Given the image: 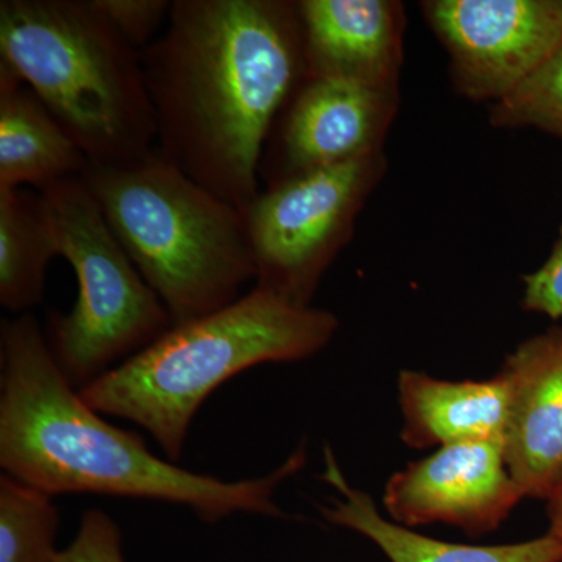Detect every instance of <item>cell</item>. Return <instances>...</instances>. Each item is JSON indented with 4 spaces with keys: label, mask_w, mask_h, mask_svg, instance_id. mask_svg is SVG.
<instances>
[{
    "label": "cell",
    "mask_w": 562,
    "mask_h": 562,
    "mask_svg": "<svg viewBox=\"0 0 562 562\" xmlns=\"http://www.w3.org/2000/svg\"><path fill=\"white\" fill-rule=\"evenodd\" d=\"M524 308L550 319H562V227L549 260L538 271L524 277Z\"/></svg>",
    "instance_id": "44dd1931"
},
{
    "label": "cell",
    "mask_w": 562,
    "mask_h": 562,
    "mask_svg": "<svg viewBox=\"0 0 562 562\" xmlns=\"http://www.w3.org/2000/svg\"><path fill=\"white\" fill-rule=\"evenodd\" d=\"M80 177L173 325L225 308L255 280L243 211L157 147L133 160L88 161Z\"/></svg>",
    "instance_id": "277c9868"
},
{
    "label": "cell",
    "mask_w": 562,
    "mask_h": 562,
    "mask_svg": "<svg viewBox=\"0 0 562 562\" xmlns=\"http://www.w3.org/2000/svg\"><path fill=\"white\" fill-rule=\"evenodd\" d=\"M303 61L308 79L357 81L394 91L401 60L397 7L386 0H302Z\"/></svg>",
    "instance_id": "7c38bea8"
},
{
    "label": "cell",
    "mask_w": 562,
    "mask_h": 562,
    "mask_svg": "<svg viewBox=\"0 0 562 562\" xmlns=\"http://www.w3.org/2000/svg\"><path fill=\"white\" fill-rule=\"evenodd\" d=\"M380 171L379 151L261 190L243 213L255 286L310 306Z\"/></svg>",
    "instance_id": "52a82bcc"
},
{
    "label": "cell",
    "mask_w": 562,
    "mask_h": 562,
    "mask_svg": "<svg viewBox=\"0 0 562 562\" xmlns=\"http://www.w3.org/2000/svg\"><path fill=\"white\" fill-rule=\"evenodd\" d=\"M522 498L506 465L503 441L479 439L439 447L395 472L383 503L403 527L447 524L482 536L497 530Z\"/></svg>",
    "instance_id": "30bf717a"
},
{
    "label": "cell",
    "mask_w": 562,
    "mask_h": 562,
    "mask_svg": "<svg viewBox=\"0 0 562 562\" xmlns=\"http://www.w3.org/2000/svg\"><path fill=\"white\" fill-rule=\"evenodd\" d=\"M338 325L327 310L295 305L255 286L225 308L172 325L79 392L95 412L149 432L177 461L195 414L217 387L255 366L319 353Z\"/></svg>",
    "instance_id": "3957f363"
},
{
    "label": "cell",
    "mask_w": 562,
    "mask_h": 562,
    "mask_svg": "<svg viewBox=\"0 0 562 562\" xmlns=\"http://www.w3.org/2000/svg\"><path fill=\"white\" fill-rule=\"evenodd\" d=\"M394 91L357 81H302L273 122L260 161L266 188L379 154Z\"/></svg>",
    "instance_id": "9c48e42d"
},
{
    "label": "cell",
    "mask_w": 562,
    "mask_h": 562,
    "mask_svg": "<svg viewBox=\"0 0 562 562\" xmlns=\"http://www.w3.org/2000/svg\"><path fill=\"white\" fill-rule=\"evenodd\" d=\"M305 447L260 479L224 482L179 468L81 398L32 313L0 324V465L47 492L184 506L206 522L233 514L281 517L277 487L302 471Z\"/></svg>",
    "instance_id": "7a4b0ae2"
},
{
    "label": "cell",
    "mask_w": 562,
    "mask_h": 562,
    "mask_svg": "<svg viewBox=\"0 0 562 562\" xmlns=\"http://www.w3.org/2000/svg\"><path fill=\"white\" fill-rule=\"evenodd\" d=\"M547 516H549V535L562 542V482L552 497L547 501Z\"/></svg>",
    "instance_id": "7402d4cb"
},
{
    "label": "cell",
    "mask_w": 562,
    "mask_h": 562,
    "mask_svg": "<svg viewBox=\"0 0 562 562\" xmlns=\"http://www.w3.org/2000/svg\"><path fill=\"white\" fill-rule=\"evenodd\" d=\"M88 158L60 122L0 63V190L31 184L36 191L80 177Z\"/></svg>",
    "instance_id": "9a60e30c"
},
{
    "label": "cell",
    "mask_w": 562,
    "mask_h": 562,
    "mask_svg": "<svg viewBox=\"0 0 562 562\" xmlns=\"http://www.w3.org/2000/svg\"><path fill=\"white\" fill-rule=\"evenodd\" d=\"M57 562H125L120 527L98 509L85 513L76 538Z\"/></svg>",
    "instance_id": "ffe728a7"
},
{
    "label": "cell",
    "mask_w": 562,
    "mask_h": 562,
    "mask_svg": "<svg viewBox=\"0 0 562 562\" xmlns=\"http://www.w3.org/2000/svg\"><path fill=\"white\" fill-rule=\"evenodd\" d=\"M61 257L54 217L40 191L0 190V303L32 313L43 301L50 261Z\"/></svg>",
    "instance_id": "2e32d148"
},
{
    "label": "cell",
    "mask_w": 562,
    "mask_h": 562,
    "mask_svg": "<svg viewBox=\"0 0 562 562\" xmlns=\"http://www.w3.org/2000/svg\"><path fill=\"white\" fill-rule=\"evenodd\" d=\"M140 63L157 150L244 213L273 122L305 80L295 3L172 0Z\"/></svg>",
    "instance_id": "6da1fadb"
},
{
    "label": "cell",
    "mask_w": 562,
    "mask_h": 562,
    "mask_svg": "<svg viewBox=\"0 0 562 562\" xmlns=\"http://www.w3.org/2000/svg\"><path fill=\"white\" fill-rule=\"evenodd\" d=\"M40 192L54 217L60 255L79 284L72 310L52 314L47 341L61 371L81 390L157 341L173 324L81 177Z\"/></svg>",
    "instance_id": "8992f818"
},
{
    "label": "cell",
    "mask_w": 562,
    "mask_h": 562,
    "mask_svg": "<svg viewBox=\"0 0 562 562\" xmlns=\"http://www.w3.org/2000/svg\"><path fill=\"white\" fill-rule=\"evenodd\" d=\"M501 372L512 391L506 465L524 497L549 501L562 482V328L520 344Z\"/></svg>",
    "instance_id": "8fae6325"
},
{
    "label": "cell",
    "mask_w": 562,
    "mask_h": 562,
    "mask_svg": "<svg viewBox=\"0 0 562 562\" xmlns=\"http://www.w3.org/2000/svg\"><path fill=\"white\" fill-rule=\"evenodd\" d=\"M495 127H535L562 140V43L491 113Z\"/></svg>",
    "instance_id": "ac0fdd59"
},
{
    "label": "cell",
    "mask_w": 562,
    "mask_h": 562,
    "mask_svg": "<svg viewBox=\"0 0 562 562\" xmlns=\"http://www.w3.org/2000/svg\"><path fill=\"white\" fill-rule=\"evenodd\" d=\"M427 20L465 95L502 101L562 43V0H435Z\"/></svg>",
    "instance_id": "ba28073f"
},
{
    "label": "cell",
    "mask_w": 562,
    "mask_h": 562,
    "mask_svg": "<svg viewBox=\"0 0 562 562\" xmlns=\"http://www.w3.org/2000/svg\"><path fill=\"white\" fill-rule=\"evenodd\" d=\"M60 513L54 497L9 473L0 476V562H57Z\"/></svg>",
    "instance_id": "e0dca14e"
},
{
    "label": "cell",
    "mask_w": 562,
    "mask_h": 562,
    "mask_svg": "<svg viewBox=\"0 0 562 562\" xmlns=\"http://www.w3.org/2000/svg\"><path fill=\"white\" fill-rule=\"evenodd\" d=\"M512 391L502 372L483 382H449L424 372L398 375L402 439L412 449L462 441H503Z\"/></svg>",
    "instance_id": "4fadbf2b"
},
{
    "label": "cell",
    "mask_w": 562,
    "mask_h": 562,
    "mask_svg": "<svg viewBox=\"0 0 562 562\" xmlns=\"http://www.w3.org/2000/svg\"><path fill=\"white\" fill-rule=\"evenodd\" d=\"M322 480L341 498L321 506L325 519L375 543L391 562H562V542L546 532L541 538L503 546H464L427 538L384 519L371 495L347 482L330 447L325 449Z\"/></svg>",
    "instance_id": "5bb4252c"
},
{
    "label": "cell",
    "mask_w": 562,
    "mask_h": 562,
    "mask_svg": "<svg viewBox=\"0 0 562 562\" xmlns=\"http://www.w3.org/2000/svg\"><path fill=\"white\" fill-rule=\"evenodd\" d=\"M94 5L136 50L158 38L162 21L169 20L172 0H94Z\"/></svg>",
    "instance_id": "d6986e66"
},
{
    "label": "cell",
    "mask_w": 562,
    "mask_h": 562,
    "mask_svg": "<svg viewBox=\"0 0 562 562\" xmlns=\"http://www.w3.org/2000/svg\"><path fill=\"white\" fill-rule=\"evenodd\" d=\"M0 63L38 95L88 161L133 160L157 146L140 52L94 0H2Z\"/></svg>",
    "instance_id": "5b68a950"
}]
</instances>
